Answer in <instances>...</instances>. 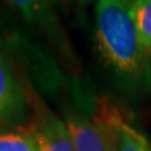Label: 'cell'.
<instances>
[{
	"label": "cell",
	"instance_id": "1",
	"mask_svg": "<svg viewBox=\"0 0 151 151\" xmlns=\"http://www.w3.org/2000/svg\"><path fill=\"white\" fill-rule=\"evenodd\" d=\"M131 0H97L93 32L96 60L109 84L131 102L151 94V53L137 32Z\"/></svg>",
	"mask_w": 151,
	"mask_h": 151
},
{
	"label": "cell",
	"instance_id": "2",
	"mask_svg": "<svg viewBox=\"0 0 151 151\" xmlns=\"http://www.w3.org/2000/svg\"><path fill=\"white\" fill-rule=\"evenodd\" d=\"M86 103L106 131L111 151H151L146 137L108 96L95 95Z\"/></svg>",
	"mask_w": 151,
	"mask_h": 151
},
{
	"label": "cell",
	"instance_id": "3",
	"mask_svg": "<svg viewBox=\"0 0 151 151\" xmlns=\"http://www.w3.org/2000/svg\"><path fill=\"white\" fill-rule=\"evenodd\" d=\"M25 20L32 25L68 60H73V49L50 0H5Z\"/></svg>",
	"mask_w": 151,
	"mask_h": 151
},
{
	"label": "cell",
	"instance_id": "4",
	"mask_svg": "<svg viewBox=\"0 0 151 151\" xmlns=\"http://www.w3.org/2000/svg\"><path fill=\"white\" fill-rule=\"evenodd\" d=\"M28 104L27 93L0 52V130L20 128L27 116Z\"/></svg>",
	"mask_w": 151,
	"mask_h": 151
},
{
	"label": "cell",
	"instance_id": "5",
	"mask_svg": "<svg viewBox=\"0 0 151 151\" xmlns=\"http://www.w3.org/2000/svg\"><path fill=\"white\" fill-rule=\"evenodd\" d=\"M63 120L75 151H111L108 133L90 108L83 111L66 106Z\"/></svg>",
	"mask_w": 151,
	"mask_h": 151
},
{
	"label": "cell",
	"instance_id": "6",
	"mask_svg": "<svg viewBox=\"0 0 151 151\" xmlns=\"http://www.w3.org/2000/svg\"><path fill=\"white\" fill-rule=\"evenodd\" d=\"M34 119L27 129L34 135L38 151H75L63 119L58 118L35 95Z\"/></svg>",
	"mask_w": 151,
	"mask_h": 151
},
{
	"label": "cell",
	"instance_id": "7",
	"mask_svg": "<svg viewBox=\"0 0 151 151\" xmlns=\"http://www.w3.org/2000/svg\"><path fill=\"white\" fill-rule=\"evenodd\" d=\"M130 12L141 42L151 53V0H131Z\"/></svg>",
	"mask_w": 151,
	"mask_h": 151
},
{
	"label": "cell",
	"instance_id": "8",
	"mask_svg": "<svg viewBox=\"0 0 151 151\" xmlns=\"http://www.w3.org/2000/svg\"><path fill=\"white\" fill-rule=\"evenodd\" d=\"M0 151H38V147L27 128L0 130Z\"/></svg>",
	"mask_w": 151,
	"mask_h": 151
},
{
	"label": "cell",
	"instance_id": "9",
	"mask_svg": "<svg viewBox=\"0 0 151 151\" xmlns=\"http://www.w3.org/2000/svg\"><path fill=\"white\" fill-rule=\"evenodd\" d=\"M52 4L55 5H60V6H67L70 2V0H50Z\"/></svg>",
	"mask_w": 151,
	"mask_h": 151
},
{
	"label": "cell",
	"instance_id": "10",
	"mask_svg": "<svg viewBox=\"0 0 151 151\" xmlns=\"http://www.w3.org/2000/svg\"><path fill=\"white\" fill-rule=\"evenodd\" d=\"M92 0H77V2L80 4L81 6H85V5H87L88 2H91Z\"/></svg>",
	"mask_w": 151,
	"mask_h": 151
}]
</instances>
